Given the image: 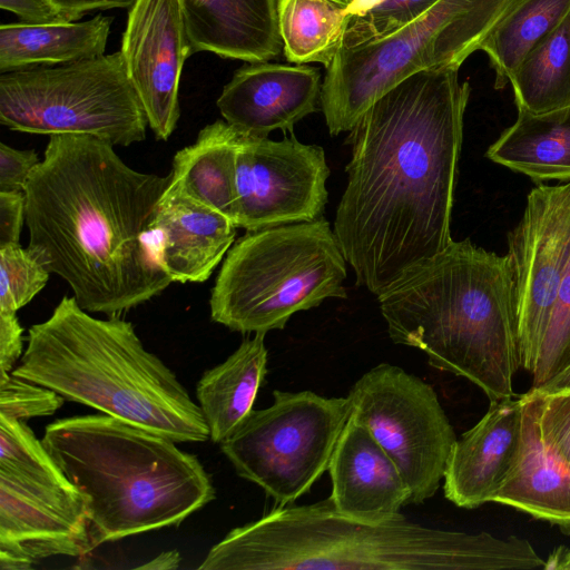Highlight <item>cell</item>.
Here are the masks:
<instances>
[{
  "instance_id": "8992f818",
  "label": "cell",
  "mask_w": 570,
  "mask_h": 570,
  "mask_svg": "<svg viewBox=\"0 0 570 570\" xmlns=\"http://www.w3.org/2000/svg\"><path fill=\"white\" fill-rule=\"evenodd\" d=\"M41 441L85 498L92 549L178 525L216 497L197 456L104 413L57 420Z\"/></svg>"
},
{
  "instance_id": "8fae6325",
  "label": "cell",
  "mask_w": 570,
  "mask_h": 570,
  "mask_svg": "<svg viewBox=\"0 0 570 570\" xmlns=\"http://www.w3.org/2000/svg\"><path fill=\"white\" fill-rule=\"evenodd\" d=\"M351 413L400 470L410 503L432 498L444 479L458 440L435 390L389 363L365 372L347 394Z\"/></svg>"
},
{
  "instance_id": "44dd1931",
  "label": "cell",
  "mask_w": 570,
  "mask_h": 570,
  "mask_svg": "<svg viewBox=\"0 0 570 570\" xmlns=\"http://www.w3.org/2000/svg\"><path fill=\"white\" fill-rule=\"evenodd\" d=\"M522 402L521 444L517 461L492 502L570 530V465L544 445L538 424L535 392Z\"/></svg>"
},
{
  "instance_id": "f1b7e54d",
  "label": "cell",
  "mask_w": 570,
  "mask_h": 570,
  "mask_svg": "<svg viewBox=\"0 0 570 570\" xmlns=\"http://www.w3.org/2000/svg\"><path fill=\"white\" fill-rule=\"evenodd\" d=\"M0 471L72 484L26 421L0 415Z\"/></svg>"
},
{
  "instance_id": "52a82bcc",
  "label": "cell",
  "mask_w": 570,
  "mask_h": 570,
  "mask_svg": "<svg viewBox=\"0 0 570 570\" xmlns=\"http://www.w3.org/2000/svg\"><path fill=\"white\" fill-rule=\"evenodd\" d=\"M346 263L323 217L246 232L223 261L210 318L244 334L283 330L293 314L347 297Z\"/></svg>"
},
{
  "instance_id": "484cf974",
  "label": "cell",
  "mask_w": 570,
  "mask_h": 570,
  "mask_svg": "<svg viewBox=\"0 0 570 570\" xmlns=\"http://www.w3.org/2000/svg\"><path fill=\"white\" fill-rule=\"evenodd\" d=\"M352 0H278L283 52L289 62L325 67L340 49Z\"/></svg>"
},
{
  "instance_id": "f546056e",
  "label": "cell",
  "mask_w": 570,
  "mask_h": 570,
  "mask_svg": "<svg viewBox=\"0 0 570 570\" xmlns=\"http://www.w3.org/2000/svg\"><path fill=\"white\" fill-rule=\"evenodd\" d=\"M50 272L29 247L0 248V311L17 313L46 286Z\"/></svg>"
},
{
  "instance_id": "7a4b0ae2",
  "label": "cell",
  "mask_w": 570,
  "mask_h": 570,
  "mask_svg": "<svg viewBox=\"0 0 570 570\" xmlns=\"http://www.w3.org/2000/svg\"><path fill=\"white\" fill-rule=\"evenodd\" d=\"M114 147L89 135H51L23 190L28 247L81 308L109 316L173 283L146 243L171 176L138 171Z\"/></svg>"
},
{
  "instance_id": "8d00e7d4",
  "label": "cell",
  "mask_w": 570,
  "mask_h": 570,
  "mask_svg": "<svg viewBox=\"0 0 570 570\" xmlns=\"http://www.w3.org/2000/svg\"><path fill=\"white\" fill-rule=\"evenodd\" d=\"M23 327L17 313L0 311V372L11 373L22 356Z\"/></svg>"
},
{
  "instance_id": "7c38bea8",
  "label": "cell",
  "mask_w": 570,
  "mask_h": 570,
  "mask_svg": "<svg viewBox=\"0 0 570 570\" xmlns=\"http://www.w3.org/2000/svg\"><path fill=\"white\" fill-rule=\"evenodd\" d=\"M508 248L521 367L531 374L570 256V181L531 189Z\"/></svg>"
},
{
  "instance_id": "ffe728a7",
  "label": "cell",
  "mask_w": 570,
  "mask_h": 570,
  "mask_svg": "<svg viewBox=\"0 0 570 570\" xmlns=\"http://www.w3.org/2000/svg\"><path fill=\"white\" fill-rule=\"evenodd\" d=\"M193 52L245 62L283 51L278 0H181Z\"/></svg>"
},
{
  "instance_id": "1f68e13d",
  "label": "cell",
  "mask_w": 570,
  "mask_h": 570,
  "mask_svg": "<svg viewBox=\"0 0 570 570\" xmlns=\"http://www.w3.org/2000/svg\"><path fill=\"white\" fill-rule=\"evenodd\" d=\"M440 0H384L368 12L346 19L341 46L383 38L430 10Z\"/></svg>"
},
{
  "instance_id": "836d02e7",
  "label": "cell",
  "mask_w": 570,
  "mask_h": 570,
  "mask_svg": "<svg viewBox=\"0 0 570 570\" xmlns=\"http://www.w3.org/2000/svg\"><path fill=\"white\" fill-rule=\"evenodd\" d=\"M532 390L537 395L541 439L552 454L570 465V387L551 392Z\"/></svg>"
},
{
  "instance_id": "9c48e42d",
  "label": "cell",
  "mask_w": 570,
  "mask_h": 570,
  "mask_svg": "<svg viewBox=\"0 0 570 570\" xmlns=\"http://www.w3.org/2000/svg\"><path fill=\"white\" fill-rule=\"evenodd\" d=\"M0 124L11 130L89 135L127 147L148 120L120 51L0 73Z\"/></svg>"
},
{
  "instance_id": "9a60e30c",
  "label": "cell",
  "mask_w": 570,
  "mask_h": 570,
  "mask_svg": "<svg viewBox=\"0 0 570 570\" xmlns=\"http://www.w3.org/2000/svg\"><path fill=\"white\" fill-rule=\"evenodd\" d=\"M120 53L157 139L168 140L179 117V85L193 55L181 0H136L128 8Z\"/></svg>"
},
{
  "instance_id": "d6986e66",
  "label": "cell",
  "mask_w": 570,
  "mask_h": 570,
  "mask_svg": "<svg viewBox=\"0 0 570 570\" xmlns=\"http://www.w3.org/2000/svg\"><path fill=\"white\" fill-rule=\"evenodd\" d=\"M327 472L333 507L367 522L401 515L411 492L400 470L373 435L348 417L333 451Z\"/></svg>"
},
{
  "instance_id": "5bb4252c",
  "label": "cell",
  "mask_w": 570,
  "mask_h": 570,
  "mask_svg": "<svg viewBox=\"0 0 570 570\" xmlns=\"http://www.w3.org/2000/svg\"><path fill=\"white\" fill-rule=\"evenodd\" d=\"M87 515L73 484L0 471V569L28 570L52 556L89 553Z\"/></svg>"
},
{
  "instance_id": "3957f363",
  "label": "cell",
  "mask_w": 570,
  "mask_h": 570,
  "mask_svg": "<svg viewBox=\"0 0 570 570\" xmlns=\"http://www.w3.org/2000/svg\"><path fill=\"white\" fill-rule=\"evenodd\" d=\"M522 538L430 528L405 515L367 522L324 499L277 505L230 530L207 553L203 570H502L542 568Z\"/></svg>"
},
{
  "instance_id": "277c9868",
  "label": "cell",
  "mask_w": 570,
  "mask_h": 570,
  "mask_svg": "<svg viewBox=\"0 0 570 570\" xmlns=\"http://www.w3.org/2000/svg\"><path fill=\"white\" fill-rule=\"evenodd\" d=\"M377 297L393 343L424 352L432 367L465 377L490 402L514 395L521 355L507 255L452 239Z\"/></svg>"
},
{
  "instance_id": "4dcf8cb0",
  "label": "cell",
  "mask_w": 570,
  "mask_h": 570,
  "mask_svg": "<svg viewBox=\"0 0 570 570\" xmlns=\"http://www.w3.org/2000/svg\"><path fill=\"white\" fill-rule=\"evenodd\" d=\"M570 366V256L566 265L551 318L532 375L540 389Z\"/></svg>"
},
{
  "instance_id": "2e32d148",
  "label": "cell",
  "mask_w": 570,
  "mask_h": 570,
  "mask_svg": "<svg viewBox=\"0 0 570 570\" xmlns=\"http://www.w3.org/2000/svg\"><path fill=\"white\" fill-rule=\"evenodd\" d=\"M320 78L308 65L247 62L235 70L216 105L224 120L243 132H292L296 122L317 111Z\"/></svg>"
},
{
  "instance_id": "cb8c5ba5",
  "label": "cell",
  "mask_w": 570,
  "mask_h": 570,
  "mask_svg": "<svg viewBox=\"0 0 570 570\" xmlns=\"http://www.w3.org/2000/svg\"><path fill=\"white\" fill-rule=\"evenodd\" d=\"M242 135L226 120L205 126L194 144L176 153L168 186L235 223L236 163Z\"/></svg>"
},
{
  "instance_id": "60d3db41",
  "label": "cell",
  "mask_w": 570,
  "mask_h": 570,
  "mask_svg": "<svg viewBox=\"0 0 570 570\" xmlns=\"http://www.w3.org/2000/svg\"><path fill=\"white\" fill-rule=\"evenodd\" d=\"M543 569L570 570V548L559 547L544 560Z\"/></svg>"
},
{
  "instance_id": "e575fe53",
  "label": "cell",
  "mask_w": 570,
  "mask_h": 570,
  "mask_svg": "<svg viewBox=\"0 0 570 570\" xmlns=\"http://www.w3.org/2000/svg\"><path fill=\"white\" fill-rule=\"evenodd\" d=\"M39 163L36 150H20L0 142V191H23Z\"/></svg>"
},
{
  "instance_id": "e0dca14e",
  "label": "cell",
  "mask_w": 570,
  "mask_h": 570,
  "mask_svg": "<svg viewBox=\"0 0 570 570\" xmlns=\"http://www.w3.org/2000/svg\"><path fill=\"white\" fill-rule=\"evenodd\" d=\"M236 229L227 216L168 186L155 208L146 243L171 282L203 283L234 244Z\"/></svg>"
},
{
  "instance_id": "74e56055",
  "label": "cell",
  "mask_w": 570,
  "mask_h": 570,
  "mask_svg": "<svg viewBox=\"0 0 570 570\" xmlns=\"http://www.w3.org/2000/svg\"><path fill=\"white\" fill-rule=\"evenodd\" d=\"M0 8L14 13L24 23L46 24L71 21L49 0H0Z\"/></svg>"
},
{
  "instance_id": "5b68a950",
  "label": "cell",
  "mask_w": 570,
  "mask_h": 570,
  "mask_svg": "<svg viewBox=\"0 0 570 570\" xmlns=\"http://www.w3.org/2000/svg\"><path fill=\"white\" fill-rule=\"evenodd\" d=\"M11 373L175 442L209 439L199 405L132 324L117 315L94 317L73 296L29 328Z\"/></svg>"
},
{
  "instance_id": "d4e9b609",
  "label": "cell",
  "mask_w": 570,
  "mask_h": 570,
  "mask_svg": "<svg viewBox=\"0 0 570 570\" xmlns=\"http://www.w3.org/2000/svg\"><path fill=\"white\" fill-rule=\"evenodd\" d=\"M485 156L535 181L570 180V105L542 114L518 110Z\"/></svg>"
},
{
  "instance_id": "b9f144b4",
  "label": "cell",
  "mask_w": 570,
  "mask_h": 570,
  "mask_svg": "<svg viewBox=\"0 0 570 570\" xmlns=\"http://www.w3.org/2000/svg\"><path fill=\"white\" fill-rule=\"evenodd\" d=\"M384 0H352L348 10L347 18L363 16L371 9L380 4Z\"/></svg>"
},
{
  "instance_id": "7bdbcfd3",
  "label": "cell",
  "mask_w": 570,
  "mask_h": 570,
  "mask_svg": "<svg viewBox=\"0 0 570 570\" xmlns=\"http://www.w3.org/2000/svg\"><path fill=\"white\" fill-rule=\"evenodd\" d=\"M570 387V366L564 371L559 373L552 380H550L546 385L540 389H535L542 392H551L561 389Z\"/></svg>"
},
{
  "instance_id": "7402d4cb",
  "label": "cell",
  "mask_w": 570,
  "mask_h": 570,
  "mask_svg": "<svg viewBox=\"0 0 570 570\" xmlns=\"http://www.w3.org/2000/svg\"><path fill=\"white\" fill-rule=\"evenodd\" d=\"M114 18L97 14L85 21L0 26V73L55 67L105 55Z\"/></svg>"
},
{
  "instance_id": "d6a6232c",
  "label": "cell",
  "mask_w": 570,
  "mask_h": 570,
  "mask_svg": "<svg viewBox=\"0 0 570 570\" xmlns=\"http://www.w3.org/2000/svg\"><path fill=\"white\" fill-rule=\"evenodd\" d=\"M63 402L61 395L46 386L0 372V415L26 421L51 415Z\"/></svg>"
},
{
  "instance_id": "ba28073f",
  "label": "cell",
  "mask_w": 570,
  "mask_h": 570,
  "mask_svg": "<svg viewBox=\"0 0 570 570\" xmlns=\"http://www.w3.org/2000/svg\"><path fill=\"white\" fill-rule=\"evenodd\" d=\"M522 0H440L396 31L342 47L325 67L321 106L332 136L351 131L382 95L405 78L459 66Z\"/></svg>"
},
{
  "instance_id": "f35d334b",
  "label": "cell",
  "mask_w": 570,
  "mask_h": 570,
  "mask_svg": "<svg viewBox=\"0 0 570 570\" xmlns=\"http://www.w3.org/2000/svg\"><path fill=\"white\" fill-rule=\"evenodd\" d=\"M71 21L97 10L128 9L136 0H49Z\"/></svg>"
},
{
  "instance_id": "30bf717a",
  "label": "cell",
  "mask_w": 570,
  "mask_h": 570,
  "mask_svg": "<svg viewBox=\"0 0 570 570\" xmlns=\"http://www.w3.org/2000/svg\"><path fill=\"white\" fill-rule=\"evenodd\" d=\"M350 413L347 396L275 390L219 446L240 478L275 504H293L327 471Z\"/></svg>"
},
{
  "instance_id": "4316f807",
  "label": "cell",
  "mask_w": 570,
  "mask_h": 570,
  "mask_svg": "<svg viewBox=\"0 0 570 570\" xmlns=\"http://www.w3.org/2000/svg\"><path fill=\"white\" fill-rule=\"evenodd\" d=\"M509 82L518 110L542 114L570 105V12L523 58Z\"/></svg>"
},
{
  "instance_id": "ac0fdd59",
  "label": "cell",
  "mask_w": 570,
  "mask_h": 570,
  "mask_svg": "<svg viewBox=\"0 0 570 570\" xmlns=\"http://www.w3.org/2000/svg\"><path fill=\"white\" fill-rule=\"evenodd\" d=\"M521 432V397L491 401L454 444L443 479L445 498L464 509L492 502L517 461Z\"/></svg>"
},
{
  "instance_id": "6da1fadb",
  "label": "cell",
  "mask_w": 570,
  "mask_h": 570,
  "mask_svg": "<svg viewBox=\"0 0 570 570\" xmlns=\"http://www.w3.org/2000/svg\"><path fill=\"white\" fill-rule=\"evenodd\" d=\"M459 66L419 71L350 131L334 234L355 284L376 296L452 240L451 216L471 88Z\"/></svg>"
},
{
  "instance_id": "ab89813d",
  "label": "cell",
  "mask_w": 570,
  "mask_h": 570,
  "mask_svg": "<svg viewBox=\"0 0 570 570\" xmlns=\"http://www.w3.org/2000/svg\"><path fill=\"white\" fill-rule=\"evenodd\" d=\"M180 560L181 557L177 550L165 551L137 569L175 570L179 567Z\"/></svg>"
},
{
  "instance_id": "603a6c76",
  "label": "cell",
  "mask_w": 570,
  "mask_h": 570,
  "mask_svg": "<svg viewBox=\"0 0 570 570\" xmlns=\"http://www.w3.org/2000/svg\"><path fill=\"white\" fill-rule=\"evenodd\" d=\"M265 335L255 333L245 338L226 361L207 370L197 383L198 405L215 443L230 436L254 410L267 374Z\"/></svg>"
},
{
  "instance_id": "4fadbf2b",
  "label": "cell",
  "mask_w": 570,
  "mask_h": 570,
  "mask_svg": "<svg viewBox=\"0 0 570 570\" xmlns=\"http://www.w3.org/2000/svg\"><path fill=\"white\" fill-rule=\"evenodd\" d=\"M328 176L321 146L294 135L275 141L243 132L236 163L237 228L252 232L322 218Z\"/></svg>"
},
{
  "instance_id": "d590c367",
  "label": "cell",
  "mask_w": 570,
  "mask_h": 570,
  "mask_svg": "<svg viewBox=\"0 0 570 570\" xmlns=\"http://www.w3.org/2000/svg\"><path fill=\"white\" fill-rule=\"evenodd\" d=\"M26 223V197L23 191H0V248L19 244Z\"/></svg>"
},
{
  "instance_id": "83f0119b",
  "label": "cell",
  "mask_w": 570,
  "mask_h": 570,
  "mask_svg": "<svg viewBox=\"0 0 570 570\" xmlns=\"http://www.w3.org/2000/svg\"><path fill=\"white\" fill-rule=\"evenodd\" d=\"M570 12V0H522L482 42L495 76V89L510 81L523 58L552 33Z\"/></svg>"
}]
</instances>
